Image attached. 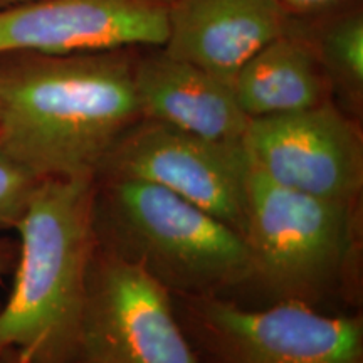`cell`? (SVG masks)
<instances>
[{"instance_id": "obj_2", "label": "cell", "mask_w": 363, "mask_h": 363, "mask_svg": "<svg viewBox=\"0 0 363 363\" xmlns=\"http://www.w3.org/2000/svg\"><path fill=\"white\" fill-rule=\"evenodd\" d=\"M91 179H44L17 224L19 256L0 308V353L65 363L84 306L96 249Z\"/></svg>"}, {"instance_id": "obj_1", "label": "cell", "mask_w": 363, "mask_h": 363, "mask_svg": "<svg viewBox=\"0 0 363 363\" xmlns=\"http://www.w3.org/2000/svg\"><path fill=\"white\" fill-rule=\"evenodd\" d=\"M136 52L0 54V143L40 179L94 180L116 140L142 120Z\"/></svg>"}, {"instance_id": "obj_3", "label": "cell", "mask_w": 363, "mask_h": 363, "mask_svg": "<svg viewBox=\"0 0 363 363\" xmlns=\"http://www.w3.org/2000/svg\"><path fill=\"white\" fill-rule=\"evenodd\" d=\"M362 211L284 189L249 167L242 293L321 311L360 306Z\"/></svg>"}, {"instance_id": "obj_8", "label": "cell", "mask_w": 363, "mask_h": 363, "mask_svg": "<svg viewBox=\"0 0 363 363\" xmlns=\"http://www.w3.org/2000/svg\"><path fill=\"white\" fill-rule=\"evenodd\" d=\"M242 145L252 169L276 185L362 207V125L335 101L288 115L252 118Z\"/></svg>"}, {"instance_id": "obj_13", "label": "cell", "mask_w": 363, "mask_h": 363, "mask_svg": "<svg viewBox=\"0 0 363 363\" xmlns=\"http://www.w3.org/2000/svg\"><path fill=\"white\" fill-rule=\"evenodd\" d=\"M294 24L298 26L296 19ZM303 33L315 45L326 78L330 81L335 103L347 115L360 121L363 111L362 11L338 13L326 21L318 30H303Z\"/></svg>"}, {"instance_id": "obj_16", "label": "cell", "mask_w": 363, "mask_h": 363, "mask_svg": "<svg viewBox=\"0 0 363 363\" xmlns=\"http://www.w3.org/2000/svg\"><path fill=\"white\" fill-rule=\"evenodd\" d=\"M17 256H19V244L0 235V283L16 269Z\"/></svg>"}, {"instance_id": "obj_4", "label": "cell", "mask_w": 363, "mask_h": 363, "mask_svg": "<svg viewBox=\"0 0 363 363\" xmlns=\"http://www.w3.org/2000/svg\"><path fill=\"white\" fill-rule=\"evenodd\" d=\"M93 229L98 247L138 266L172 296L235 299L246 286L242 235L158 185L94 179Z\"/></svg>"}, {"instance_id": "obj_12", "label": "cell", "mask_w": 363, "mask_h": 363, "mask_svg": "<svg viewBox=\"0 0 363 363\" xmlns=\"http://www.w3.org/2000/svg\"><path fill=\"white\" fill-rule=\"evenodd\" d=\"M233 88L249 120L305 111L335 101L315 45L294 19L288 33L266 44L240 67Z\"/></svg>"}, {"instance_id": "obj_6", "label": "cell", "mask_w": 363, "mask_h": 363, "mask_svg": "<svg viewBox=\"0 0 363 363\" xmlns=\"http://www.w3.org/2000/svg\"><path fill=\"white\" fill-rule=\"evenodd\" d=\"M65 363H199L174 298L138 266L94 249L78 331Z\"/></svg>"}, {"instance_id": "obj_5", "label": "cell", "mask_w": 363, "mask_h": 363, "mask_svg": "<svg viewBox=\"0 0 363 363\" xmlns=\"http://www.w3.org/2000/svg\"><path fill=\"white\" fill-rule=\"evenodd\" d=\"M199 363H363V315L301 303L246 308L217 296H172Z\"/></svg>"}, {"instance_id": "obj_18", "label": "cell", "mask_w": 363, "mask_h": 363, "mask_svg": "<svg viewBox=\"0 0 363 363\" xmlns=\"http://www.w3.org/2000/svg\"><path fill=\"white\" fill-rule=\"evenodd\" d=\"M33 2H38V0H0V12L9 11V9H13V7L26 6V4H33Z\"/></svg>"}, {"instance_id": "obj_10", "label": "cell", "mask_w": 363, "mask_h": 363, "mask_svg": "<svg viewBox=\"0 0 363 363\" xmlns=\"http://www.w3.org/2000/svg\"><path fill=\"white\" fill-rule=\"evenodd\" d=\"M291 19L278 0H174L162 49L233 84L254 54L288 33Z\"/></svg>"}, {"instance_id": "obj_11", "label": "cell", "mask_w": 363, "mask_h": 363, "mask_svg": "<svg viewBox=\"0 0 363 363\" xmlns=\"http://www.w3.org/2000/svg\"><path fill=\"white\" fill-rule=\"evenodd\" d=\"M133 76L142 118L214 142H242L249 118L230 83L162 48L138 49Z\"/></svg>"}, {"instance_id": "obj_14", "label": "cell", "mask_w": 363, "mask_h": 363, "mask_svg": "<svg viewBox=\"0 0 363 363\" xmlns=\"http://www.w3.org/2000/svg\"><path fill=\"white\" fill-rule=\"evenodd\" d=\"M43 180L0 143V230L16 229Z\"/></svg>"}, {"instance_id": "obj_9", "label": "cell", "mask_w": 363, "mask_h": 363, "mask_svg": "<svg viewBox=\"0 0 363 363\" xmlns=\"http://www.w3.org/2000/svg\"><path fill=\"white\" fill-rule=\"evenodd\" d=\"M174 0H38L0 12V54L162 48Z\"/></svg>"}, {"instance_id": "obj_17", "label": "cell", "mask_w": 363, "mask_h": 363, "mask_svg": "<svg viewBox=\"0 0 363 363\" xmlns=\"http://www.w3.org/2000/svg\"><path fill=\"white\" fill-rule=\"evenodd\" d=\"M0 363H30L26 358H22L19 353L13 350H6L0 353Z\"/></svg>"}, {"instance_id": "obj_15", "label": "cell", "mask_w": 363, "mask_h": 363, "mask_svg": "<svg viewBox=\"0 0 363 363\" xmlns=\"http://www.w3.org/2000/svg\"><path fill=\"white\" fill-rule=\"evenodd\" d=\"M278 2L289 12V16L305 17L338 6L345 0H278Z\"/></svg>"}, {"instance_id": "obj_7", "label": "cell", "mask_w": 363, "mask_h": 363, "mask_svg": "<svg viewBox=\"0 0 363 363\" xmlns=\"http://www.w3.org/2000/svg\"><path fill=\"white\" fill-rule=\"evenodd\" d=\"M249 167L242 142H214L142 118L116 140L99 165L96 179L158 185L242 235Z\"/></svg>"}]
</instances>
